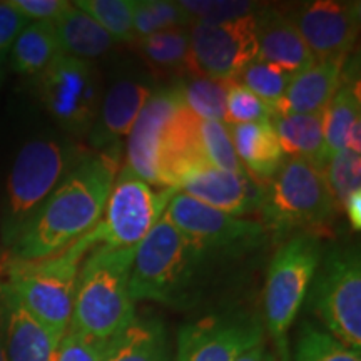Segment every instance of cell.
<instances>
[{
	"label": "cell",
	"mask_w": 361,
	"mask_h": 361,
	"mask_svg": "<svg viewBox=\"0 0 361 361\" xmlns=\"http://www.w3.org/2000/svg\"><path fill=\"white\" fill-rule=\"evenodd\" d=\"M61 52L52 22H30L11 49L12 69L24 75H39Z\"/></svg>",
	"instance_id": "obj_26"
},
{
	"label": "cell",
	"mask_w": 361,
	"mask_h": 361,
	"mask_svg": "<svg viewBox=\"0 0 361 361\" xmlns=\"http://www.w3.org/2000/svg\"><path fill=\"white\" fill-rule=\"evenodd\" d=\"M234 361H278L276 355L269 350V346L264 341L258 343L252 348L246 350L245 353H241Z\"/></svg>",
	"instance_id": "obj_42"
},
{
	"label": "cell",
	"mask_w": 361,
	"mask_h": 361,
	"mask_svg": "<svg viewBox=\"0 0 361 361\" xmlns=\"http://www.w3.org/2000/svg\"><path fill=\"white\" fill-rule=\"evenodd\" d=\"M258 59L296 75L314 62L288 12L263 6L255 16Z\"/></svg>",
	"instance_id": "obj_18"
},
{
	"label": "cell",
	"mask_w": 361,
	"mask_h": 361,
	"mask_svg": "<svg viewBox=\"0 0 361 361\" xmlns=\"http://www.w3.org/2000/svg\"><path fill=\"white\" fill-rule=\"evenodd\" d=\"M273 107L252 94L250 89L239 84L238 80H229L226 84V119L228 126L234 124H259L271 123L274 116Z\"/></svg>",
	"instance_id": "obj_35"
},
{
	"label": "cell",
	"mask_w": 361,
	"mask_h": 361,
	"mask_svg": "<svg viewBox=\"0 0 361 361\" xmlns=\"http://www.w3.org/2000/svg\"><path fill=\"white\" fill-rule=\"evenodd\" d=\"M293 361H361V351L343 345L326 329L306 322L301 324Z\"/></svg>",
	"instance_id": "obj_31"
},
{
	"label": "cell",
	"mask_w": 361,
	"mask_h": 361,
	"mask_svg": "<svg viewBox=\"0 0 361 361\" xmlns=\"http://www.w3.org/2000/svg\"><path fill=\"white\" fill-rule=\"evenodd\" d=\"M152 92V84L144 79L123 78L114 80L104 92L97 117L87 135L90 147L94 151L119 147Z\"/></svg>",
	"instance_id": "obj_17"
},
{
	"label": "cell",
	"mask_w": 361,
	"mask_h": 361,
	"mask_svg": "<svg viewBox=\"0 0 361 361\" xmlns=\"http://www.w3.org/2000/svg\"><path fill=\"white\" fill-rule=\"evenodd\" d=\"M119 161L121 146L85 154L12 243V259L51 258L92 231L109 200Z\"/></svg>",
	"instance_id": "obj_1"
},
{
	"label": "cell",
	"mask_w": 361,
	"mask_h": 361,
	"mask_svg": "<svg viewBox=\"0 0 361 361\" xmlns=\"http://www.w3.org/2000/svg\"><path fill=\"white\" fill-rule=\"evenodd\" d=\"M102 348L104 341L92 340L67 329L64 338L59 343L54 361H101Z\"/></svg>",
	"instance_id": "obj_38"
},
{
	"label": "cell",
	"mask_w": 361,
	"mask_h": 361,
	"mask_svg": "<svg viewBox=\"0 0 361 361\" xmlns=\"http://www.w3.org/2000/svg\"><path fill=\"white\" fill-rule=\"evenodd\" d=\"M178 191L236 218L259 214L264 201V184L246 171L229 173L202 166L184 176Z\"/></svg>",
	"instance_id": "obj_16"
},
{
	"label": "cell",
	"mask_w": 361,
	"mask_h": 361,
	"mask_svg": "<svg viewBox=\"0 0 361 361\" xmlns=\"http://www.w3.org/2000/svg\"><path fill=\"white\" fill-rule=\"evenodd\" d=\"M174 188L156 189L123 166L117 171L104 213L90 231L94 245L109 250H135L162 218Z\"/></svg>",
	"instance_id": "obj_9"
},
{
	"label": "cell",
	"mask_w": 361,
	"mask_h": 361,
	"mask_svg": "<svg viewBox=\"0 0 361 361\" xmlns=\"http://www.w3.org/2000/svg\"><path fill=\"white\" fill-rule=\"evenodd\" d=\"M74 6L92 17L116 42H135L134 0H78Z\"/></svg>",
	"instance_id": "obj_32"
},
{
	"label": "cell",
	"mask_w": 361,
	"mask_h": 361,
	"mask_svg": "<svg viewBox=\"0 0 361 361\" xmlns=\"http://www.w3.org/2000/svg\"><path fill=\"white\" fill-rule=\"evenodd\" d=\"M0 79H2V59H0Z\"/></svg>",
	"instance_id": "obj_44"
},
{
	"label": "cell",
	"mask_w": 361,
	"mask_h": 361,
	"mask_svg": "<svg viewBox=\"0 0 361 361\" xmlns=\"http://www.w3.org/2000/svg\"><path fill=\"white\" fill-rule=\"evenodd\" d=\"M61 52L90 62L104 57L117 44L92 17L74 4L54 22Z\"/></svg>",
	"instance_id": "obj_25"
},
{
	"label": "cell",
	"mask_w": 361,
	"mask_h": 361,
	"mask_svg": "<svg viewBox=\"0 0 361 361\" xmlns=\"http://www.w3.org/2000/svg\"><path fill=\"white\" fill-rule=\"evenodd\" d=\"M226 84L191 74V78L176 82L184 106L201 121L226 119Z\"/></svg>",
	"instance_id": "obj_30"
},
{
	"label": "cell",
	"mask_w": 361,
	"mask_h": 361,
	"mask_svg": "<svg viewBox=\"0 0 361 361\" xmlns=\"http://www.w3.org/2000/svg\"><path fill=\"white\" fill-rule=\"evenodd\" d=\"M201 119L183 104L166 130L159 151L161 188H174L191 171L209 166L204 159L200 137Z\"/></svg>",
	"instance_id": "obj_19"
},
{
	"label": "cell",
	"mask_w": 361,
	"mask_h": 361,
	"mask_svg": "<svg viewBox=\"0 0 361 361\" xmlns=\"http://www.w3.org/2000/svg\"><path fill=\"white\" fill-rule=\"evenodd\" d=\"M345 78V62L314 61L296 74L278 104V114H316L324 112Z\"/></svg>",
	"instance_id": "obj_21"
},
{
	"label": "cell",
	"mask_w": 361,
	"mask_h": 361,
	"mask_svg": "<svg viewBox=\"0 0 361 361\" xmlns=\"http://www.w3.org/2000/svg\"><path fill=\"white\" fill-rule=\"evenodd\" d=\"M310 303L326 331L361 350V258L358 246L323 250L310 286Z\"/></svg>",
	"instance_id": "obj_8"
},
{
	"label": "cell",
	"mask_w": 361,
	"mask_h": 361,
	"mask_svg": "<svg viewBox=\"0 0 361 361\" xmlns=\"http://www.w3.org/2000/svg\"><path fill=\"white\" fill-rule=\"evenodd\" d=\"M135 250L94 246L87 252L75 284L71 331L107 341L134 322L129 276Z\"/></svg>",
	"instance_id": "obj_3"
},
{
	"label": "cell",
	"mask_w": 361,
	"mask_h": 361,
	"mask_svg": "<svg viewBox=\"0 0 361 361\" xmlns=\"http://www.w3.org/2000/svg\"><path fill=\"white\" fill-rule=\"evenodd\" d=\"M264 341V328L250 314H211L179 328L174 361H234Z\"/></svg>",
	"instance_id": "obj_13"
},
{
	"label": "cell",
	"mask_w": 361,
	"mask_h": 361,
	"mask_svg": "<svg viewBox=\"0 0 361 361\" xmlns=\"http://www.w3.org/2000/svg\"><path fill=\"white\" fill-rule=\"evenodd\" d=\"M27 22L8 2H0V59L11 51L16 39L25 29Z\"/></svg>",
	"instance_id": "obj_40"
},
{
	"label": "cell",
	"mask_w": 361,
	"mask_h": 361,
	"mask_svg": "<svg viewBox=\"0 0 361 361\" xmlns=\"http://www.w3.org/2000/svg\"><path fill=\"white\" fill-rule=\"evenodd\" d=\"M360 2L313 0L288 12L314 61L345 62L360 32Z\"/></svg>",
	"instance_id": "obj_14"
},
{
	"label": "cell",
	"mask_w": 361,
	"mask_h": 361,
	"mask_svg": "<svg viewBox=\"0 0 361 361\" xmlns=\"http://www.w3.org/2000/svg\"><path fill=\"white\" fill-rule=\"evenodd\" d=\"M183 104L176 84L154 90L128 134L124 166L152 188L162 189L159 178L161 144L171 119Z\"/></svg>",
	"instance_id": "obj_15"
},
{
	"label": "cell",
	"mask_w": 361,
	"mask_h": 361,
	"mask_svg": "<svg viewBox=\"0 0 361 361\" xmlns=\"http://www.w3.org/2000/svg\"><path fill=\"white\" fill-rule=\"evenodd\" d=\"M0 361H7L6 341H4V323H2V306H0Z\"/></svg>",
	"instance_id": "obj_43"
},
{
	"label": "cell",
	"mask_w": 361,
	"mask_h": 361,
	"mask_svg": "<svg viewBox=\"0 0 361 361\" xmlns=\"http://www.w3.org/2000/svg\"><path fill=\"white\" fill-rule=\"evenodd\" d=\"M24 19L34 22H56L72 6L67 0H8Z\"/></svg>",
	"instance_id": "obj_39"
},
{
	"label": "cell",
	"mask_w": 361,
	"mask_h": 361,
	"mask_svg": "<svg viewBox=\"0 0 361 361\" xmlns=\"http://www.w3.org/2000/svg\"><path fill=\"white\" fill-rule=\"evenodd\" d=\"M341 209L345 211L346 216H348V221L351 228H353V231L358 233L361 226V191L355 192L353 196H350L348 200L345 201Z\"/></svg>",
	"instance_id": "obj_41"
},
{
	"label": "cell",
	"mask_w": 361,
	"mask_h": 361,
	"mask_svg": "<svg viewBox=\"0 0 361 361\" xmlns=\"http://www.w3.org/2000/svg\"><path fill=\"white\" fill-rule=\"evenodd\" d=\"M96 246L90 233L56 256L37 261L11 259L0 288L44 324L52 335L64 338L71 326L75 284L80 264Z\"/></svg>",
	"instance_id": "obj_4"
},
{
	"label": "cell",
	"mask_w": 361,
	"mask_h": 361,
	"mask_svg": "<svg viewBox=\"0 0 361 361\" xmlns=\"http://www.w3.org/2000/svg\"><path fill=\"white\" fill-rule=\"evenodd\" d=\"M164 216L207 259L256 250L268 236L259 221L223 213L180 191L171 197Z\"/></svg>",
	"instance_id": "obj_10"
},
{
	"label": "cell",
	"mask_w": 361,
	"mask_h": 361,
	"mask_svg": "<svg viewBox=\"0 0 361 361\" xmlns=\"http://www.w3.org/2000/svg\"><path fill=\"white\" fill-rule=\"evenodd\" d=\"M139 52L152 67L168 72H191L188 29H173L135 40Z\"/></svg>",
	"instance_id": "obj_28"
},
{
	"label": "cell",
	"mask_w": 361,
	"mask_h": 361,
	"mask_svg": "<svg viewBox=\"0 0 361 361\" xmlns=\"http://www.w3.org/2000/svg\"><path fill=\"white\" fill-rule=\"evenodd\" d=\"M39 96L62 129L87 137L101 106L104 89L92 62L59 54L39 74Z\"/></svg>",
	"instance_id": "obj_11"
},
{
	"label": "cell",
	"mask_w": 361,
	"mask_h": 361,
	"mask_svg": "<svg viewBox=\"0 0 361 361\" xmlns=\"http://www.w3.org/2000/svg\"><path fill=\"white\" fill-rule=\"evenodd\" d=\"M322 252L318 234H295L271 259L264 286V323L278 361H290L288 331L308 296Z\"/></svg>",
	"instance_id": "obj_7"
},
{
	"label": "cell",
	"mask_w": 361,
	"mask_h": 361,
	"mask_svg": "<svg viewBox=\"0 0 361 361\" xmlns=\"http://www.w3.org/2000/svg\"><path fill=\"white\" fill-rule=\"evenodd\" d=\"M189 47L194 75L229 82L258 57L255 16L221 24H192Z\"/></svg>",
	"instance_id": "obj_12"
},
{
	"label": "cell",
	"mask_w": 361,
	"mask_h": 361,
	"mask_svg": "<svg viewBox=\"0 0 361 361\" xmlns=\"http://www.w3.org/2000/svg\"><path fill=\"white\" fill-rule=\"evenodd\" d=\"M194 24H221L256 16L263 4L250 0H178Z\"/></svg>",
	"instance_id": "obj_37"
},
{
	"label": "cell",
	"mask_w": 361,
	"mask_h": 361,
	"mask_svg": "<svg viewBox=\"0 0 361 361\" xmlns=\"http://www.w3.org/2000/svg\"><path fill=\"white\" fill-rule=\"evenodd\" d=\"M358 119H361L360 82L358 79L343 80L323 114L324 151L328 159L346 147L350 130Z\"/></svg>",
	"instance_id": "obj_27"
},
{
	"label": "cell",
	"mask_w": 361,
	"mask_h": 361,
	"mask_svg": "<svg viewBox=\"0 0 361 361\" xmlns=\"http://www.w3.org/2000/svg\"><path fill=\"white\" fill-rule=\"evenodd\" d=\"M206 258L162 214L137 246L129 276L135 301H154L171 308H188L200 293Z\"/></svg>",
	"instance_id": "obj_2"
},
{
	"label": "cell",
	"mask_w": 361,
	"mask_h": 361,
	"mask_svg": "<svg viewBox=\"0 0 361 361\" xmlns=\"http://www.w3.org/2000/svg\"><path fill=\"white\" fill-rule=\"evenodd\" d=\"M228 129L243 169L259 183H268L286 157L271 123L234 124Z\"/></svg>",
	"instance_id": "obj_23"
},
{
	"label": "cell",
	"mask_w": 361,
	"mask_h": 361,
	"mask_svg": "<svg viewBox=\"0 0 361 361\" xmlns=\"http://www.w3.org/2000/svg\"><path fill=\"white\" fill-rule=\"evenodd\" d=\"M261 224L268 234H318L338 214L322 169L296 157H284L278 173L264 184Z\"/></svg>",
	"instance_id": "obj_5"
},
{
	"label": "cell",
	"mask_w": 361,
	"mask_h": 361,
	"mask_svg": "<svg viewBox=\"0 0 361 361\" xmlns=\"http://www.w3.org/2000/svg\"><path fill=\"white\" fill-rule=\"evenodd\" d=\"M135 40L164 30L188 29L194 22L178 0H134Z\"/></svg>",
	"instance_id": "obj_29"
},
{
	"label": "cell",
	"mask_w": 361,
	"mask_h": 361,
	"mask_svg": "<svg viewBox=\"0 0 361 361\" xmlns=\"http://www.w3.org/2000/svg\"><path fill=\"white\" fill-rule=\"evenodd\" d=\"M293 78L295 75L290 74V72L279 69V67L256 57L255 61H251L241 71V74L234 80H238L239 84L250 89L252 94L263 99L266 104H269L276 111L278 104L281 102L284 94H286L288 85H290Z\"/></svg>",
	"instance_id": "obj_33"
},
{
	"label": "cell",
	"mask_w": 361,
	"mask_h": 361,
	"mask_svg": "<svg viewBox=\"0 0 361 361\" xmlns=\"http://www.w3.org/2000/svg\"><path fill=\"white\" fill-rule=\"evenodd\" d=\"M101 361H174L164 323L135 316L128 328L104 341Z\"/></svg>",
	"instance_id": "obj_22"
},
{
	"label": "cell",
	"mask_w": 361,
	"mask_h": 361,
	"mask_svg": "<svg viewBox=\"0 0 361 361\" xmlns=\"http://www.w3.org/2000/svg\"><path fill=\"white\" fill-rule=\"evenodd\" d=\"M200 137L202 154L207 164L216 169L229 171V173L245 171L234 151L228 124L219 123V121H201Z\"/></svg>",
	"instance_id": "obj_36"
},
{
	"label": "cell",
	"mask_w": 361,
	"mask_h": 361,
	"mask_svg": "<svg viewBox=\"0 0 361 361\" xmlns=\"http://www.w3.org/2000/svg\"><path fill=\"white\" fill-rule=\"evenodd\" d=\"M323 114H278L274 112L271 126L286 157H296L310 162L314 168L326 166L328 157L324 151Z\"/></svg>",
	"instance_id": "obj_24"
},
{
	"label": "cell",
	"mask_w": 361,
	"mask_h": 361,
	"mask_svg": "<svg viewBox=\"0 0 361 361\" xmlns=\"http://www.w3.org/2000/svg\"><path fill=\"white\" fill-rule=\"evenodd\" d=\"M329 192L335 200L338 209L355 192L361 191V154L345 147L329 157L323 168Z\"/></svg>",
	"instance_id": "obj_34"
},
{
	"label": "cell",
	"mask_w": 361,
	"mask_h": 361,
	"mask_svg": "<svg viewBox=\"0 0 361 361\" xmlns=\"http://www.w3.org/2000/svg\"><path fill=\"white\" fill-rule=\"evenodd\" d=\"M85 157L75 144L34 139L20 147L7 178L2 238L12 246L64 176Z\"/></svg>",
	"instance_id": "obj_6"
},
{
	"label": "cell",
	"mask_w": 361,
	"mask_h": 361,
	"mask_svg": "<svg viewBox=\"0 0 361 361\" xmlns=\"http://www.w3.org/2000/svg\"><path fill=\"white\" fill-rule=\"evenodd\" d=\"M7 361H54L62 338L52 335L0 288Z\"/></svg>",
	"instance_id": "obj_20"
}]
</instances>
